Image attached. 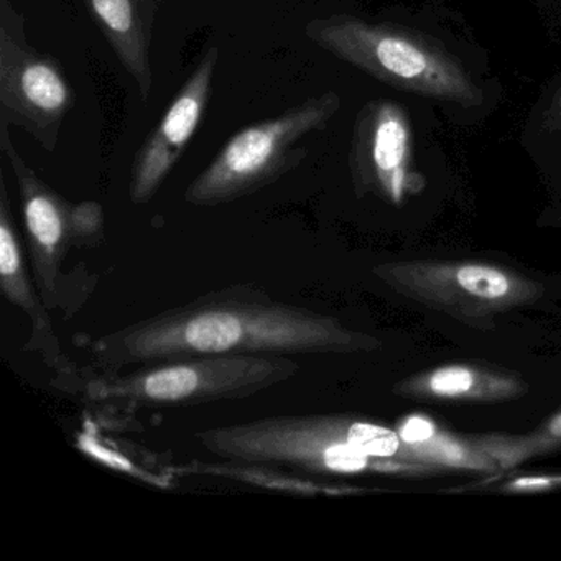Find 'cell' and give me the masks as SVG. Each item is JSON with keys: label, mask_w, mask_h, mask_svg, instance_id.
<instances>
[{"label": "cell", "mask_w": 561, "mask_h": 561, "mask_svg": "<svg viewBox=\"0 0 561 561\" xmlns=\"http://www.w3.org/2000/svg\"><path fill=\"white\" fill-rule=\"evenodd\" d=\"M73 100L58 61L38 54L2 22L0 123L27 130L47 152H54Z\"/></svg>", "instance_id": "ba28073f"}, {"label": "cell", "mask_w": 561, "mask_h": 561, "mask_svg": "<svg viewBox=\"0 0 561 561\" xmlns=\"http://www.w3.org/2000/svg\"><path fill=\"white\" fill-rule=\"evenodd\" d=\"M199 446L234 465L278 466L327 476L426 478L396 428L341 413L265 416L196 433Z\"/></svg>", "instance_id": "7a4b0ae2"}, {"label": "cell", "mask_w": 561, "mask_h": 561, "mask_svg": "<svg viewBox=\"0 0 561 561\" xmlns=\"http://www.w3.org/2000/svg\"><path fill=\"white\" fill-rule=\"evenodd\" d=\"M560 113H561V93H560Z\"/></svg>", "instance_id": "e0dca14e"}, {"label": "cell", "mask_w": 561, "mask_h": 561, "mask_svg": "<svg viewBox=\"0 0 561 561\" xmlns=\"http://www.w3.org/2000/svg\"><path fill=\"white\" fill-rule=\"evenodd\" d=\"M380 341L311 308L234 285L169 308L91 343L104 370L196 356L370 353Z\"/></svg>", "instance_id": "6da1fadb"}, {"label": "cell", "mask_w": 561, "mask_h": 561, "mask_svg": "<svg viewBox=\"0 0 561 561\" xmlns=\"http://www.w3.org/2000/svg\"><path fill=\"white\" fill-rule=\"evenodd\" d=\"M218 60V47H209L173 98L159 126L134 157L129 180V198L134 205L152 202L182 159L208 107Z\"/></svg>", "instance_id": "30bf717a"}, {"label": "cell", "mask_w": 561, "mask_h": 561, "mask_svg": "<svg viewBox=\"0 0 561 561\" xmlns=\"http://www.w3.org/2000/svg\"><path fill=\"white\" fill-rule=\"evenodd\" d=\"M527 390V383L517 376L471 364L439 366L409 377L396 387V393L412 399L479 403L517 399Z\"/></svg>", "instance_id": "4fadbf2b"}, {"label": "cell", "mask_w": 561, "mask_h": 561, "mask_svg": "<svg viewBox=\"0 0 561 561\" xmlns=\"http://www.w3.org/2000/svg\"><path fill=\"white\" fill-rule=\"evenodd\" d=\"M561 488V474L522 476L502 485L508 494H537Z\"/></svg>", "instance_id": "2e32d148"}, {"label": "cell", "mask_w": 561, "mask_h": 561, "mask_svg": "<svg viewBox=\"0 0 561 561\" xmlns=\"http://www.w3.org/2000/svg\"><path fill=\"white\" fill-rule=\"evenodd\" d=\"M351 170L357 192L379 193L396 205L422 192L425 180L413 170L412 134L402 107L377 101L360 111Z\"/></svg>", "instance_id": "9c48e42d"}, {"label": "cell", "mask_w": 561, "mask_h": 561, "mask_svg": "<svg viewBox=\"0 0 561 561\" xmlns=\"http://www.w3.org/2000/svg\"><path fill=\"white\" fill-rule=\"evenodd\" d=\"M491 445L504 471L537 456L557 451L561 448V410L528 435H491Z\"/></svg>", "instance_id": "9a60e30c"}, {"label": "cell", "mask_w": 561, "mask_h": 561, "mask_svg": "<svg viewBox=\"0 0 561 561\" xmlns=\"http://www.w3.org/2000/svg\"><path fill=\"white\" fill-rule=\"evenodd\" d=\"M387 287L465 323H488L543 295L540 282L479 261H402L374 268Z\"/></svg>", "instance_id": "8992f818"}, {"label": "cell", "mask_w": 561, "mask_h": 561, "mask_svg": "<svg viewBox=\"0 0 561 561\" xmlns=\"http://www.w3.org/2000/svg\"><path fill=\"white\" fill-rule=\"evenodd\" d=\"M396 430L423 465L435 466L442 471L476 474L495 476L504 472L497 459L485 448L482 436L462 438L448 430L439 428L432 419L419 413L400 420Z\"/></svg>", "instance_id": "5bb4252c"}, {"label": "cell", "mask_w": 561, "mask_h": 561, "mask_svg": "<svg viewBox=\"0 0 561 561\" xmlns=\"http://www.w3.org/2000/svg\"><path fill=\"white\" fill-rule=\"evenodd\" d=\"M0 291L9 304L31 318L35 334H41L48 356L54 359L55 369L60 374L70 373L51 330L50 310L38 291L28 254L21 242L4 175H0Z\"/></svg>", "instance_id": "8fae6325"}, {"label": "cell", "mask_w": 561, "mask_h": 561, "mask_svg": "<svg viewBox=\"0 0 561 561\" xmlns=\"http://www.w3.org/2000/svg\"><path fill=\"white\" fill-rule=\"evenodd\" d=\"M305 34L328 54L383 83L453 103H479L471 78L456 61L400 28L334 15L308 22Z\"/></svg>", "instance_id": "5b68a950"}, {"label": "cell", "mask_w": 561, "mask_h": 561, "mask_svg": "<svg viewBox=\"0 0 561 561\" xmlns=\"http://www.w3.org/2000/svg\"><path fill=\"white\" fill-rule=\"evenodd\" d=\"M340 107L336 93H324L239 130L190 183L185 202L216 208L274 185L304 162L307 149L301 140L323 130Z\"/></svg>", "instance_id": "277c9868"}, {"label": "cell", "mask_w": 561, "mask_h": 561, "mask_svg": "<svg viewBox=\"0 0 561 561\" xmlns=\"http://www.w3.org/2000/svg\"><path fill=\"white\" fill-rule=\"evenodd\" d=\"M0 150L18 182L32 274L51 310L57 305L61 265L70 249L103 242V206L96 202L71 203L55 192L22 159L5 123H0Z\"/></svg>", "instance_id": "52a82bcc"}, {"label": "cell", "mask_w": 561, "mask_h": 561, "mask_svg": "<svg viewBox=\"0 0 561 561\" xmlns=\"http://www.w3.org/2000/svg\"><path fill=\"white\" fill-rule=\"evenodd\" d=\"M300 373L290 356H196L144 364L130 373L104 370L81 386L91 405L176 409L249 399Z\"/></svg>", "instance_id": "3957f363"}, {"label": "cell", "mask_w": 561, "mask_h": 561, "mask_svg": "<svg viewBox=\"0 0 561 561\" xmlns=\"http://www.w3.org/2000/svg\"><path fill=\"white\" fill-rule=\"evenodd\" d=\"M84 4L117 60L136 81L142 100H149L153 83L152 0H84Z\"/></svg>", "instance_id": "7c38bea8"}]
</instances>
